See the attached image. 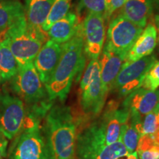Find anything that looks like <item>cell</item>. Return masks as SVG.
<instances>
[{
  "label": "cell",
  "instance_id": "obj_6",
  "mask_svg": "<svg viewBox=\"0 0 159 159\" xmlns=\"http://www.w3.org/2000/svg\"><path fill=\"white\" fill-rule=\"evenodd\" d=\"M41 123L25 128L13 139L8 159H52Z\"/></svg>",
  "mask_w": 159,
  "mask_h": 159
},
{
  "label": "cell",
  "instance_id": "obj_24",
  "mask_svg": "<svg viewBox=\"0 0 159 159\" xmlns=\"http://www.w3.org/2000/svg\"><path fill=\"white\" fill-rule=\"evenodd\" d=\"M142 87L150 91L158 89L159 87V61L156 60L151 66L145 76Z\"/></svg>",
  "mask_w": 159,
  "mask_h": 159
},
{
  "label": "cell",
  "instance_id": "obj_33",
  "mask_svg": "<svg viewBox=\"0 0 159 159\" xmlns=\"http://www.w3.org/2000/svg\"><path fill=\"white\" fill-rule=\"evenodd\" d=\"M2 75H1V72H0V83H2Z\"/></svg>",
  "mask_w": 159,
  "mask_h": 159
},
{
  "label": "cell",
  "instance_id": "obj_27",
  "mask_svg": "<svg viewBox=\"0 0 159 159\" xmlns=\"http://www.w3.org/2000/svg\"><path fill=\"white\" fill-rule=\"evenodd\" d=\"M136 152L139 159H159V148Z\"/></svg>",
  "mask_w": 159,
  "mask_h": 159
},
{
  "label": "cell",
  "instance_id": "obj_30",
  "mask_svg": "<svg viewBox=\"0 0 159 159\" xmlns=\"http://www.w3.org/2000/svg\"><path fill=\"white\" fill-rule=\"evenodd\" d=\"M122 158L123 159H139L138 157H137V154L136 152H134V153L127 155L126 156H124ZM119 159H122V158H120Z\"/></svg>",
  "mask_w": 159,
  "mask_h": 159
},
{
  "label": "cell",
  "instance_id": "obj_17",
  "mask_svg": "<svg viewBox=\"0 0 159 159\" xmlns=\"http://www.w3.org/2000/svg\"><path fill=\"white\" fill-rule=\"evenodd\" d=\"M153 8L152 0H128L120 9L119 14L139 27L144 28Z\"/></svg>",
  "mask_w": 159,
  "mask_h": 159
},
{
  "label": "cell",
  "instance_id": "obj_21",
  "mask_svg": "<svg viewBox=\"0 0 159 159\" xmlns=\"http://www.w3.org/2000/svg\"><path fill=\"white\" fill-rule=\"evenodd\" d=\"M19 64L10 49L7 39L0 41V72L2 80H11L19 70Z\"/></svg>",
  "mask_w": 159,
  "mask_h": 159
},
{
  "label": "cell",
  "instance_id": "obj_19",
  "mask_svg": "<svg viewBox=\"0 0 159 159\" xmlns=\"http://www.w3.org/2000/svg\"><path fill=\"white\" fill-rule=\"evenodd\" d=\"M55 2V0H25L24 7L28 26L42 28Z\"/></svg>",
  "mask_w": 159,
  "mask_h": 159
},
{
  "label": "cell",
  "instance_id": "obj_8",
  "mask_svg": "<svg viewBox=\"0 0 159 159\" xmlns=\"http://www.w3.org/2000/svg\"><path fill=\"white\" fill-rule=\"evenodd\" d=\"M156 61V55H151L123 65L113 83L111 91L116 93L119 98H125L141 88L147 73Z\"/></svg>",
  "mask_w": 159,
  "mask_h": 159
},
{
  "label": "cell",
  "instance_id": "obj_13",
  "mask_svg": "<svg viewBox=\"0 0 159 159\" xmlns=\"http://www.w3.org/2000/svg\"><path fill=\"white\" fill-rule=\"evenodd\" d=\"M62 44L49 39L43 43L33 64L43 85L47 84L52 75L61 58Z\"/></svg>",
  "mask_w": 159,
  "mask_h": 159
},
{
  "label": "cell",
  "instance_id": "obj_20",
  "mask_svg": "<svg viewBox=\"0 0 159 159\" xmlns=\"http://www.w3.org/2000/svg\"><path fill=\"white\" fill-rule=\"evenodd\" d=\"M25 16V7L16 0L0 1V32L8 28L19 18Z\"/></svg>",
  "mask_w": 159,
  "mask_h": 159
},
{
  "label": "cell",
  "instance_id": "obj_10",
  "mask_svg": "<svg viewBox=\"0 0 159 159\" xmlns=\"http://www.w3.org/2000/svg\"><path fill=\"white\" fill-rule=\"evenodd\" d=\"M143 30L118 14L112 18L109 23L105 45L115 52L127 55Z\"/></svg>",
  "mask_w": 159,
  "mask_h": 159
},
{
  "label": "cell",
  "instance_id": "obj_32",
  "mask_svg": "<svg viewBox=\"0 0 159 159\" xmlns=\"http://www.w3.org/2000/svg\"><path fill=\"white\" fill-rule=\"evenodd\" d=\"M152 2H153V5L159 8V0H152Z\"/></svg>",
  "mask_w": 159,
  "mask_h": 159
},
{
  "label": "cell",
  "instance_id": "obj_14",
  "mask_svg": "<svg viewBox=\"0 0 159 159\" xmlns=\"http://www.w3.org/2000/svg\"><path fill=\"white\" fill-rule=\"evenodd\" d=\"M126 55L115 52L105 44L99 57L100 77L103 88L108 94L111 90L113 83L122 68Z\"/></svg>",
  "mask_w": 159,
  "mask_h": 159
},
{
  "label": "cell",
  "instance_id": "obj_18",
  "mask_svg": "<svg viewBox=\"0 0 159 159\" xmlns=\"http://www.w3.org/2000/svg\"><path fill=\"white\" fill-rule=\"evenodd\" d=\"M80 23L76 13L69 11L49 27L47 35L50 40L62 44L74 36Z\"/></svg>",
  "mask_w": 159,
  "mask_h": 159
},
{
  "label": "cell",
  "instance_id": "obj_23",
  "mask_svg": "<svg viewBox=\"0 0 159 159\" xmlns=\"http://www.w3.org/2000/svg\"><path fill=\"white\" fill-rule=\"evenodd\" d=\"M142 135L152 136L159 129V116L158 111L155 108L149 114L145 115L142 123Z\"/></svg>",
  "mask_w": 159,
  "mask_h": 159
},
{
  "label": "cell",
  "instance_id": "obj_34",
  "mask_svg": "<svg viewBox=\"0 0 159 159\" xmlns=\"http://www.w3.org/2000/svg\"><path fill=\"white\" fill-rule=\"evenodd\" d=\"M0 1H3V0H0Z\"/></svg>",
  "mask_w": 159,
  "mask_h": 159
},
{
  "label": "cell",
  "instance_id": "obj_29",
  "mask_svg": "<svg viewBox=\"0 0 159 159\" xmlns=\"http://www.w3.org/2000/svg\"><path fill=\"white\" fill-rule=\"evenodd\" d=\"M155 22H156V30H157V34H158V42L159 45V14L156 15L155 16Z\"/></svg>",
  "mask_w": 159,
  "mask_h": 159
},
{
  "label": "cell",
  "instance_id": "obj_15",
  "mask_svg": "<svg viewBox=\"0 0 159 159\" xmlns=\"http://www.w3.org/2000/svg\"><path fill=\"white\" fill-rule=\"evenodd\" d=\"M158 103L159 90L150 91L141 87L125 97L122 108L146 115L153 111Z\"/></svg>",
  "mask_w": 159,
  "mask_h": 159
},
{
  "label": "cell",
  "instance_id": "obj_31",
  "mask_svg": "<svg viewBox=\"0 0 159 159\" xmlns=\"http://www.w3.org/2000/svg\"><path fill=\"white\" fill-rule=\"evenodd\" d=\"M152 136L153 137L155 140H156V142L158 143V144H159V129L155 133V134L152 135Z\"/></svg>",
  "mask_w": 159,
  "mask_h": 159
},
{
  "label": "cell",
  "instance_id": "obj_28",
  "mask_svg": "<svg viewBox=\"0 0 159 159\" xmlns=\"http://www.w3.org/2000/svg\"><path fill=\"white\" fill-rule=\"evenodd\" d=\"M8 140L0 131V159H6Z\"/></svg>",
  "mask_w": 159,
  "mask_h": 159
},
{
  "label": "cell",
  "instance_id": "obj_2",
  "mask_svg": "<svg viewBox=\"0 0 159 159\" xmlns=\"http://www.w3.org/2000/svg\"><path fill=\"white\" fill-rule=\"evenodd\" d=\"M43 131L52 159H76V122L69 106L53 105Z\"/></svg>",
  "mask_w": 159,
  "mask_h": 159
},
{
  "label": "cell",
  "instance_id": "obj_26",
  "mask_svg": "<svg viewBox=\"0 0 159 159\" xmlns=\"http://www.w3.org/2000/svg\"><path fill=\"white\" fill-rule=\"evenodd\" d=\"M127 1L128 0H105V21L110 19L115 12L122 8Z\"/></svg>",
  "mask_w": 159,
  "mask_h": 159
},
{
  "label": "cell",
  "instance_id": "obj_25",
  "mask_svg": "<svg viewBox=\"0 0 159 159\" xmlns=\"http://www.w3.org/2000/svg\"><path fill=\"white\" fill-rule=\"evenodd\" d=\"M85 10L88 13H97L104 17L105 0H80L78 12Z\"/></svg>",
  "mask_w": 159,
  "mask_h": 159
},
{
  "label": "cell",
  "instance_id": "obj_5",
  "mask_svg": "<svg viewBox=\"0 0 159 159\" xmlns=\"http://www.w3.org/2000/svg\"><path fill=\"white\" fill-rule=\"evenodd\" d=\"M11 80L12 90L26 102L27 108L54 102L49 100L45 85L40 79L33 61L19 67L16 74Z\"/></svg>",
  "mask_w": 159,
  "mask_h": 159
},
{
  "label": "cell",
  "instance_id": "obj_11",
  "mask_svg": "<svg viewBox=\"0 0 159 159\" xmlns=\"http://www.w3.org/2000/svg\"><path fill=\"white\" fill-rule=\"evenodd\" d=\"M85 56L90 60L99 58L105 40V21L102 16L88 13L82 22Z\"/></svg>",
  "mask_w": 159,
  "mask_h": 159
},
{
  "label": "cell",
  "instance_id": "obj_4",
  "mask_svg": "<svg viewBox=\"0 0 159 159\" xmlns=\"http://www.w3.org/2000/svg\"><path fill=\"white\" fill-rule=\"evenodd\" d=\"M107 93L100 77L99 58L89 61L80 83V104L85 116L93 118L100 114Z\"/></svg>",
  "mask_w": 159,
  "mask_h": 159
},
{
  "label": "cell",
  "instance_id": "obj_3",
  "mask_svg": "<svg viewBox=\"0 0 159 159\" xmlns=\"http://www.w3.org/2000/svg\"><path fill=\"white\" fill-rule=\"evenodd\" d=\"M4 39H7L10 49L19 67L33 62L48 35L42 28L28 26L25 16L3 30Z\"/></svg>",
  "mask_w": 159,
  "mask_h": 159
},
{
  "label": "cell",
  "instance_id": "obj_16",
  "mask_svg": "<svg viewBox=\"0 0 159 159\" xmlns=\"http://www.w3.org/2000/svg\"><path fill=\"white\" fill-rule=\"evenodd\" d=\"M157 43L158 34L156 26L152 24H148L128 51L124 64L151 55L156 49Z\"/></svg>",
  "mask_w": 159,
  "mask_h": 159
},
{
  "label": "cell",
  "instance_id": "obj_7",
  "mask_svg": "<svg viewBox=\"0 0 159 159\" xmlns=\"http://www.w3.org/2000/svg\"><path fill=\"white\" fill-rule=\"evenodd\" d=\"M77 159H119L128 155L120 140L109 145L98 142L85 127L80 130L76 138Z\"/></svg>",
  "mask_w": 159,
  "mask_h": 159
},
{
  "label": "cell",
  "instance_id": "obj_1",
  "mask_svg": "<svg viewBox=\"0 0 159 159\" xmlns=\"http://www.w3.org/2000/svg\"><path fill=\"white\" fill-rule=\"evenodd\" d=\"M85 63L82 23L74 36L62 43L61 58L52 75L45 85L49 100L63 103L70 91L73 80L80 78Z\"/></svg>",
  "mask_w": 159,
  "mask_h": 159
},
{
  "label": "cell",
  "instance_id": "obj_9",
  "mask_svg": "<svg viewBox=\"0 0 159 159\" xmlns=\"http://www.w3.org/2000/svg\"><path fill=\"white\" fill-rule=\"evenodd\" d=\"M26 116L25 103L19 97L0 92V131L7 139H13L24 128Z\"/></svg>",
  "mask_w": 159,
  "mask_h": 159
},
{
  "label": "cell",
  "instance_id": "obj_12",
  "mask_svg": "<svg viewBox=\"0 0 159 159\" xmlns=\"http://www.w3.org/2000/svg\"><path fill=\"white\" fill-rule=\"evenodd\" d=\"M130 112L126 109L119 108L118 103L111 101L102 116L94 124L97 130L105 138L106 144L109 145L119 140L122 126L128 120Z\"/></svg>",
  "mask_w": 159,
  "mask_h": 159
},
{
  "label": "cell",
  "instance_id": "obj_22",
  "mask_svg": "<svg viewBox=\"0 0 159 159\" xmlns=\"http://www.w3.org/2000/svg\"><path fill=\"white\" fill-rule=\"evenodd\" d=\"M72 0H55L54 5L49 12L45 22L42 25V30L47 32L49 27L57 20L61 19L70 10Z\"/></svg>",
  "mask_w": 159,
  "mask_h": 159
}]
</instances>
